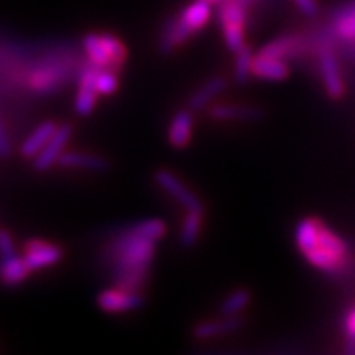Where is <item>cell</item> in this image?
Segmentation results:
<instances>
[{"label":"cell","mask_w":355,"mask_h":355,"mask_svg":"<svg viewBox=\"0 0 355 355\" xmlns=\"http://www.w3.org/2000/svg\"><path fill=\"white\" fill-rule=\"evenodd\" d=\"M155 181H157L158 188L166 193L173 201L180 204L184 211L193 209H204L201 199L188 184L181 180L180 176L170 170H158L155 173Z\"/></svg>","instance_id":"obj_6"},{"label":"cell","mask_w":355,"mask_h":355,"mask_svg":"<svg viewBox=\"0 0 355 355\" xmlns=\"http://www.w3.org/2000/svg\"><path fill=\"white\" fill-rule=\"evenodd\" d=\"M58 165L69 170H89V171H104L107 170V159L101 155L87 152H64L58 159Z\"/></svg>","instance_id":"obj_17"},{"label":"cell","mask_w":355,"mask_h":355,"mask_svg":"<svg viewBox=\"0 0 355 355\" xmlns=\"http://www.w3.org/2000/svg\"><path fill=\"white\" fill-rule=\"evenodd\" d=\"M295 241L304 259L318 270L332 273L347 263L349 250L345 242L316 217L300 222Z\"/></svg>","instance_id":"obj_2"},{"label":"cell","mask_w":355,"mask_h":355,"mask_svg":"<svg viewBox=\"0 0 355 355\" xmlns=\"http://www.w3.org/2000/svg\"><path fill=\"white\" fill-rule=\"evenodd\" d=\"M295 3L304 15H314L318 12L316 0H295Z\"/></svg>","instance_id":"obj_28"},{"label":"cell","mask_w":355,"mask_h":355,"mask_svg":"<svg viewBox=\"0 0 355 355\" xmlns=\"http://www.w3.org/2000/svg\"><path fill=\"white\" fill-rule=\"evenodd\" d=\"M71 133H73V128H71L68 123L58 125L56 132L53 133L50 141H48L42 152H40L37 157L33 158L35 170L46 171V170H50L53 165H58V159H60L61 155L64 153L66 145L69 144Z\"/></svg>","instance_id":"obj_9"},{"label":"cell","mask_w":355,"mask_h":355,"mask_svg":"<svg viewBox=\"0 0 355 355\" xmlns=\"http://www.w3.org/2000/svg\"><path fill=\"white\" fill-rule=\"evenodd\" d=\"M204 224V209L186 211L180 227V243L183 247H193L199 241Z\"/></svg>","instance_id":"obj_20"},{"label":"cell","mask_w":355,"mask_h":355,"mask_svg":"<svg viewBox=\"0 0 355 355\" xmlns=\"http://www.w3.org/2000/svg\"><path fill=\"white\" fill-rule=\"evenodd\" d=\"M94 86L99 96H112L119 89L117 71L112 69H96Z\"/></svg>","instance_id":"obj_24"},{"label":"cell","mask_w":355,"mask_h":355,"mask_svg":"<svg viewBox=\"0 0 355 355\" xmlns=\"http://www.w3.org/2000/svg\"><path fill=\"white\" fill-rule=\"evenodd\" d=\"M32 270L19 254L0 259V283L6 286H17L28 279Z\"/></svg>","instance_id":"obj_15"},{"label":"cell","mask_w":355,"mask_h":355,"mask_svg":"<svg viewBox=\"0 0 355 355\" xmlns=\"http://www.w3.org/2000/svg\"><path fill=\"white\" fill-rule=\"evenodd\" d=\"M345 331H347L350 339L355 340V309L350 311L345 318Z\"/></svg>","instance_id":"obj_29"},{"label":"cell","mask_w":355,"mask_h":355,"mask_svg":"<svg viewBox=\"0 0 355 355\" xmlns=\"http://www.w3.org/2000/svg\"><path fill=\"white\" fill-rule=\"evenodd\" d=\"M336 33L344 40H355V6H350L337 15Z\"/></svg>","instance_id":"obj_25"},{"label":"cell","mask_w":355,"mask_h":355,"mask_svg":"<svg viewBox=\"0 0 355 355\" xmlns=\"http://www.w3.org/2000/svg\"><path fill=\"white\" fill-rule=\"evenodd\" d=\"M248 0H224L219 3L220 32L229 51L237 53L245 46V25H247Z\"/></svg>","instance_id":"obj_5"},{"label":"cell","mask_w":355,"mask_h":355,"mask_svg":"<svg viewBox=\"0 0 355 355\" xmlns=\"http://www.w3.org/2000/svg\"><path fill=\"white\" fill-rule=\"evenodd\" d=\"M17 254L15 242L10 232L7 230H0V259H6V257H12Z\"/></svg>","instance_id":"obj_26"},{"label":"cell","mask_w":355,"mask_h":355,"mask_svg":"<svg viewBox=\"0 0 355 355\" xmlns=\"http://www.w3.org/2000/svg\"><path fill=\"white\" fill-rule=\"evenodd\" d=\"M252 295L245 288H239L227 295V298L222 301L220 314L222 316H239L250 303Z\"/></svg>","instance_id":"obj_22"},{"label":"cell","mask_w":355,"mask_h":355,"mask_svg":"<svg viewBox=\"0 0 355 355\" xmlns=\"http://www.w3.org/2000/svg\"><path fill=\"white\" fill-rule=\"evenodd\" d=\"M97 306L109 314H121L135 311L144 306V295L140 290H128V288L115 286L99 293Z\"/></svg>","instance_id":"obj_7"},{"label":"cell","mask_w":355,"mask_h":355,"mask_svg":"<svg viewBox=\"0 0 355 355\" xmlns=\"http://www.w3.org/2000/svg\"><path fill=\"white\" fill-rule=\"evenodd\" d=\"M211 7L212 3L206 2V0H194L180 12V15L168 20L163 25L162 32H159V51L170 55V53L178 50L181 44L188 42L189 37L202 30L207 25V21L211 20Z\"/></svg>","instance_id":"obj_3"},{"label":"cell","mask_w":355,"mask_h":355,"mask_svg":"<svg viewBox=\"0 0 355 355\" xmlns=\"http://www.w3.org/2000/svg\"><path fill=\"white\" fill-rule=\"evenodd\" d=\"M298 51V40L293 37H282L273 40V42L266 43L263 48H261L260 53L266 56L279 58V60H288V58L295 55Z\"/></svg>","instance_id":"obj_21"},{"label":"cell","mask_w":355,"mask_h":355,"mask_svg":"<svg viewBox=\"0 0 355 355\" xmlns=\"http://www.w3.org/2000/svg\"><path fill=\"white\" fill-rule=\"evenodd\" d=\"M225 87H227V79H224L222 76L207 79V81L202 83L201 86L193 92V96L189 97V109L193 110V112L206 109L207 105L212 104V101L217 99V97L225 91Z\"/></svg>","instance_id":"obj_16"},{"label":"cell","mask_w":355,"mask_h":355,"mask_svg":"<svg viewBox=\"0 0 355 355\" xmlns=\"http://www.w3.org/2000/svg\"><path fill=\"white\" fill-rule=\"evenodd\" d=\"M96 69V66L87 63L86 66H83L81 73H79V89L76 97H74V110L83 117L92 114V110L96 107L97 96H99L94 86Z\"/></svg>","instance_id":"obj_10"},{"label":"cell","mask_w":355,"mask_h":355,"mask_svg":"<svg viewBox=\"0 0 355 355\" xmlns=\"http://www.w3.org/2000/svg\"><path fill=\"white\" fill-rule=\"evenodd\" d=\"M194 130V119L193 110L183 109L171 117L170 127H168V141L173 148L183 150L191 144Z\"/></svg>","instance_id":"obj_11"},{"label":"cell","mask_w":355,"mask_h":355,"mask_svg":"<svg viewBox=\"0 0 355 355\" xmlns=\"http://www.w3.org/2000/svg\"><path fill=\"white\" fill-rule=\"evenodd\" d=\"M290 74V68H288L285 60L279 58L259 55L254 56L252 61V76L266 79V81H283Z\"/></svg>","instance_id":"obj_13"},{"label":"cell","mask_w":355,"mask_h":355,"mask_svg":"<svg viewBox=\"0 0 355 355\" xmlns=\"http://www.w3.org/2000/svg\"><path fill=\"white\" fill-rule=\"evenodd\" d=\"M235 55V63H234V76L235 81L245 83L248 78L252 76V61H254V55H252V50L247 46H242L241 50Z\"/></svg>","instance_id":"obj_23"},{"label":"cell","mask_w":355,"mask_h":355,"mask_svg":"<svg viewBox=\"0 0 355 355\" xmlns=\"http://www.w3.org/2000/svg\"><path fill=\"white\" fill-rule=\"evenodd\" d=\"M157 241L141 235L135 227L123 230L109 245L107 257L117 286L140 290L157 254Z\"/></svg>","instance_id":"obj_1"},{"label":"cell","mask_w":355,"mask_h":355,"mask_svg":"<svg viewBox=\"0 0 355 355\" xmlns=\"http://www.w3.org/2000/svg\"><path fill=\"white\" fill-rule=\"evenodd\" d=\"M58 125L55 122L51 121H44L40 123V125L35 128V130L26 137V140L21 144L20 153L24 158H30L33 159L37 155L42 152L44 148V145L50 141V139L53 137V133L56 132Z\"/></svg>","instance_id":"obj_18"},{"label":"cell","mask_w":355,"mask_h":355,"mask_svg":"<svg viewBox=\"0 0 355 355\" xmlns=\"http://www.w3.org/2000/svg\"><path fill=\"white\" fill-rule=\"evenodd\" d=\"M12 152V144H10V137H8V133L6 128H3L2 123H0V157L6 158L10 155Z\"/></svg>","instance_id":"obj_27"},{"label":"cell","mask_w":355,"mask_h":355,"mask_svg":"<svg viewBox=\"0 0 355 355\" xmlns=\"http://www.w3.org/2000/svg\"><path fill=\"white\" fill-rule=\"evenodd\" d=\"M319 69H321V78L327 94L332 99H340L344 96V81L340 76L339 63L331 51L326 50L319 55Z\"/></svg>","instance_id":"obj_12"},{"label":"cell","mask_w":355,"mask_h":355,"mask_svg":"<svg viewBox=\"0 0 355 355\" xmlns=\"http://www.w3.org/2000/svg\"><path fill=\"white\" fill-rule=\"evenodd\" d=\"M206 2H209V3H212V6H214V3H220V2H224V0H206Z\"/></svg>","instance_id":"obj_30"},{"label":"cell","mask_w":355,"mask_h":355,"mask_svg":"<svg viewBox=\"0 0 355 355\" xmlns=\"http://www.w3.org/2000/svg\"><path fill=\"white\" fill-rule=\"evenodd\" d=\"M87 63L99 69H121L127 61V48L112 33H87L83 38Z\"/></svg>","instance_id":"obj_4"},{"label":"cell","mask_w":355,"mask_h":355,"mask_svg":"<svg viewBox=\"0 0 355 355\" xmlns=\"http://www.w3.org/2000/svg\"><path fill=\"white\" fill-rule=\"evenodd\" d=\"M260 115L255 107L235 104H217L209 110V117L217 122H235V121H252Z\"/></svg>","instance_id":"obj_19"},{"label":"cell","mask_w":355,"mask_h":355,"mask_svg":"<svg viewBox=\"0 0 355 355\" xmlns=\"http://www.w3.org/2000/svg\"><path fill=\"white\" fill-rule=\"evenodd\" d=\"M242 319L239 316H222L219 319H209V321L199 322L194 327L193 334L196 339L206 340V339H214V337H220L230 332L241 329Z\"/></svg>","instance_id":"obj_14"},{"label":"cell","mask_w":355,"mask_h":355,"mask_svg":"<svg viewBox=\"0 0 355 355\" xmlns=\"http://www.w3.org/2000/svg\"><path fill=\"white\" fill-rule=\"evenodd\" d=\"M63 248L53 242L42 241V239H30L24 245V259L32 272L50 268L63 260Z\"/></svg>","instance_id":"obj_8"}]
</instances>
